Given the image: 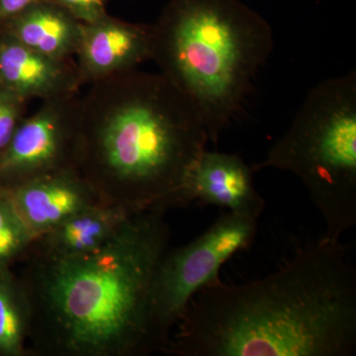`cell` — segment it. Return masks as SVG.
<instances>
[{"mask_svg": "<svg viewBox=\"0 0 356 356\" xmlns=\"http://www.w3.org/2000/svg\"><path fill=\"white\" fill-rule=\"evenodd\" d=\"M32 307L29 297L9 271L0 268V355L24 353L26 336L31 327Z\"/></svg>", "mask_w": 356, "mask_h": 356, "instance_id": "cell-14", "label": "cell"}, {"mask_svg": "<svg viewBox=\"0 0 356 356\" xmlns=\"http://www.w3.org/2000/svg\"><path fill=\"white\" fill-rule=\"evenodd\" d=\"M3 31L33 50L57 58H72L83 23L51 0H38L10 19Z\"/></svg>", "mask_w": 356, "mask_h": 356, "instance_id": "cell-12", "label": "cell"}, {"mask_svg": "<svg viewBox=\"0 0 356 356\" xmlns=\"http://www.w3.org/2000/svg\"><path fill=\"white\" fill-rule=\"evenodd\" d=\"M273 168L297 175L337 242L356 225V74L312 88L291 126L254 172Z\"/></svg>", "mask_w": 356, "mask_h": 356, "instance_id": "cell-5", "label": "cell"}, {"mask_svg": "<svg viewBox=\"0 0 356 356\" xmlns=\"http://www.w3.org/2000/svg\"><path fill=\"white\" fill-rule=\"evenodd\" d=\"M83 79L72 58L44 55L0 33V88L27 100L81 92Z\"/></svg>", "mask_w": 356, "mask_h": 356, "instance_id": "cell-11", "label": "cell"}, {"mask_svg": "<svg viewBox=\"0 0 356 356\" xmlns=\"http://www.w3.org/2000/svg\"><path fill=\"white\" fill-rule=\"evenodd\" d=\"M76 57L83 84L137 69L151 60V25L133 24L109 15L83 23Z\"/></svg>", "mask_w": 356, "mask_h": 356, "instance_id": "cell-10", "label": "cell"}, {"mask_svg": "<svg viewBox=\"0 0 356 356\" xmlns=\"http://www.w3.org/2000/svg\"><path fill=\"white\" fill-rule=\"evenodd\" d=\"M81 23L102 19L107 13V0H51Z\"/></svg>", "mask_w": 356, "mask_h": 356, "instance_id": "cell-17", "label": "cell"}, {"mask_svg": "<svg viewBox=\"0 0 356 356\" xmlns=\"http://www.w3.org/2000/svg\"><path fill=\"white\" fill-rule=\"evenodd\" d=\"M26 100L0 88V154L23 120Z\"/></svg>", "mask_w": 356, "mask_h": 356, "instance_id": "cell-16", "label": "cell"}, {"mask_svg": "<svg viewBox=\"0 0 356 356\" xmlns=\"http://www.w3.org/2000/svg\"><path fill=\"white\" fill-rule=\"evenodd\" d=\"M79 96L81 92L43 100L34 114L23 118L0 154V188L76 170Z\"/></svg>", "mask_w": 356, "mask_h": 356, "instance_id": "cell-7", "label": "cell"}, {"mask_svg": "<svg viewBox=\"0 0 356 356\" xmlns=\"http://www.w3.org/2000/svg\"><path fill=\"white\" fill-rule=\"evenodd\" d=\"M38 0H0V22L10 19Z\"/></svg>", "mask_w": 356, "mask_h": 356, "instance_id": "cell-18", "label": "cell"}, {"mask_svg": "<svg viewBox=\"0 0 356 356\" xmlns=\"http://www.w3.org/2000/svg\"><path fill=\"white\" fill-rule=\"evenodd\" d=\"M192 202L217 206L254 220L266 208V201L255 189L252 166L236 154L207 149L192 165L175 205Z\"/></svg>", "mask_w": 356, "mask_h": 356, "instance_id": "cell-8", "label": "cell"}, {"mask_svg": "<svg viewBox=\"0 0 356 356\" xmlns=\"http://www.w3.org/2000/svg\"><path fill=\"white\" fill-rule=\"evenodd\" d=\"M34 241L13 204L0 191V268L9 267Z\"/></svg>", "mask_w": 356, "mask_h": 356, "instance_id": "cell-15", "label": "cell"}, {"mask_svg": "<svg viewBox=\"0 0 356 356\" xmlns=\"http://www.w3.org/2000/svg\"><path fill=\"white\" fill-rule=\"evenodd\" d=\"M257 234V220L225 211L197 238L172 252L166 250L149 292V318L159 350H165L170 331L193 297L221 280L222 264L248 250Z\"/></svg>", "mask_w": 356, "mask_h": 356, "instance_id": "cell-6", "label": "cell"}, {"mask_svg": "<svg viewBox=\"0 0 356 356\" xmlns=\"http://www.w3.org/2000/svg\"><path fill=\"white\" fill-rule=\"evenodd\" d=\"M79 96L76 170L98 195L132 210L175 205L207 131L163 74L138 69L88 83Z\"/></svg>", "mask_w": 356, "mask_h": 356, "instance_id": "cell-2", "label": "cell"}, {"mask_svg": "<svg viewBox=\"0 0 356 356\" xmlns=\"http://www.w3.org/2000/svg\"><path fill=\"white\" fill-rule=\"evenodd\" d=\"M266 18L242 0H168L151 25V60L216 145L273 51Z\"/></svg>", "mask_w": 356, "mask_h": 356, "instance_id": "cell-4", "label": "cell"}, {"mask_svg": "<svg viewBox=\"0 0 356 356\" xmlns=\"http://www.w3.org/2000/svg\"><path fill=\"white\" fill-rule=\"evenodd\" d=\"M177 327L165 351L179 356H353L355 267L322 238L262 280L204 288Z\"/></svg>", "mask_w": 356, "mask_h": 356, "instance_id": "cell-1", "label": "cell"}, {"mask_svg": "<svg viewBox=\"0 0 356 356\" xmlns=\"http://www.w3.org/2000/svg\"><path fill=\"white\" fill-rule=\"evenodd\" d=\"M0 191L13 204L35 241L97 202L99 196L74 168L40 175Z\"/></svg>", "mask_w": 356, "mask_h": 356, "instance_id": "cell-9", "label": "cell"}, {"mask_svg": "<svg viewBox=\"0 0 356 356\" xmlns=\"http://www.w3.org/2000/svg\"><path fill=\"white\" fill-rule=\"evenodd\" d=\"M165 210L131 213L92 252L44 254L35 288L54 350L70 356H132L159 350L149 292L170 241Z\"/></svg>", "mask_w": 356, "mask_h": 356, "instance_id": "cell-3", "label": "cell"}, {"mask_svg": "<svg viewBox=\"0 0 356 356\" xmlns=\"http://www.w3.org/2000/svg\"><path fill=\"white\" fill-rule=\"evenodd\" d=\"M135 211L117 202L90 204L42 236L46 254L76 255L92 252L107 242Z\"/></svg>", "mask_w": 356, "mask_h": 356, "instance_id": "cell-13", "label": "cell"}]
</instances>
